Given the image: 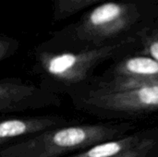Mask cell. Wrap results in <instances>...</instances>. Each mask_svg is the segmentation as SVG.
I'll return each instance as SVG.
<instances>
[{
    "instance_id": "obj_13",
    "label": "cell",
    "mask_w": 158,
    "mask_h": 157,
    "mask_svg": "<svg viewBox=\"0 0 158 157\" xmlns=\"http://www.w3.org/2000/svg\"><path fill=\"white\" fill-rule=\"evenodd\" d=\"M64 1H65V2H67V1H68V0H64Z\"/></svg>"
},
{
    "instance_id": "obj_12",
    "label": "cell",
    "mask_w": 158,
    "mask_h": 157,
    "mask_svg": "<svg viewBox=\"0 0 158 157\" xmlns=\"http://www.w3.org/2000/svg\"><path fill=\"white\" fill-rule=\"evenodd\" d=\"M7 143H9V142H6V141H2V140H0V148H1V147H3V146H5V145H6Z\"/></svg>"
},
{
    "instance_id": "obj_2",
    "label": "cell",
    "mask_w": 158,
    "mask_h": 157,
    "mask_svg": "<svg viewBox=\"0 0 158 157\" xmlns=\"http://www.w3.org/2000/svg\"><path fill=\"white\" fill-rule=\"evenodd\" d=\"M131 40L105 45L81 52H43L38 56L37 74L41 86L49 92H71L75 86L84 82L93 69L105 59L113 56Z\"/></svg>"
},
{
    "instance_id": "obj_3",
    "label": "cell",
    "mask_w": 158,
    "mask_h": 157,
    "mask_svg": "<svg viewBox=\"0 0 158 157\" xmlns=\"http://www.w3.org/2000/svg\"><path fill=\"white\" fill-rule=\"evenodd\" d=\"M82 107L108 112L141 113L158 110V84L120 91L91 90L82 96L72 95Z\"/></svg>"
},
{
    "instance_id": "obj_5",
    "label": "cell",
    "mask_w": 158,
    "mask_h": 157,
    "mask_svg": "<svg viewBox=\"0 0 158 157\" xmlns=\"http://www.w3.org/2000/svg\"><path fill=\"white\" fill-rule=\"evenodd\" d=\"M131 20L132 16L126 6L108 2L92 10L80 28L78 35L82 40L101 42L124 31Z\"/></svg>"
},
{
    "instance_id": "obj_10",
    "label": "cell",
    "mask_w": 158,
    "mask_h": 157,
    "mask_svg": "<svg viewBox=\"0 0 158 157\" xmlns=\"http://www.w3.org/2000/svg\"><path fill=\"white\" fill-rule=\"evenodd\" d=\"M12 51V46L8 42L0 40V62L7 57Z\"/></svg>"
},
{
    "instance_id": "obj_4",
    "label": "cell",
    "mask_w": 158,
    "mask_h": 157,
    "mask_svg": "<svg viewBox=\"0 0 158 157\" xmlns=\"http://www.w3.org/2000/svg\"><path fill=\"white\" fill-rule=\"evenodd\" d=\"M58 94L18 79L0 80V114L59 106Z\"/></svg>"
},
{
    "instance_id": "obj_8",
    "label": "cell",
    "mask_w": 158,
    "mask_h": 157,
    "mask_svg": "<svg viewBox=\"0 0 158 157\" xmlns=\"http://www.w3.org/2000/svg\"><path fill=\"white\" fill-rule=\"evenodd\" d=\"M144 138L139 134L126 136L95 144L68 157H116L137 146Z\"/></svg>"
},
{
    "instance_id": "obj_9",
    "label": "cell",
    "mask_w": 158,
    "mask_h": 157,
    "mask_svg": "<svg viewBox=\"0 0 158 157\" xmlns=\"http://www.w3.org/2000/svg\"><path fill=\"white\" fill-rule=\"evenodd\" d=\"M144 48L150 57L158 61V32L145 38Z\"/></svg>"
},
{
    "instance_id": "obj_11",
    "label": "cell",
    "mask_w": 158,
    "mask_h": 157,
    "mask_svg": "<svg viewBox=\"0 0 158 157\" xmlns=\"http://www.w3.org/2000/svg\"><path fill=\"white\" fill-rule=\"evenodd\" d=\"M90 1H93V0H68V1H67V3H69V4H70V5L78 6V5L85 4V3L90 2Z\"/></svg>"
},
{
    "instance_id": "obj_6",
    "label": "cell",
    "mask_w": 158,
    "mask_h": 157,
    "mask_svg": "<svg viewBox=\"0 0 158 157\" xmlns=\"http://www.w3.org/2000/svg\"><path fill=\"white\" fill-rule=\"evenodd\" d=\"M158 84V61L150 56H132L122 60L115 68L113 79L97 89L120 91Z\"/></svg>"
},
{
    "instance_id": "obj_7",
    "label": "cell",
    "mask_w": 158,
    "mask_h": 157,
    "mask_svg": "<svg viewBox=\"0 0 158 157\" xmlns=\"http://www.w3.org/2000/svg\"><path fill=\"white\" fill-rule=\"evenodd\" d=\"M69 125L60 116H37L13 118H0V140L12 142L20 137H30L51 129Z\"/></svg>"
},
{
    "instance_id": "obj_1",
    "label": "cell",
    "mask_w": 158,
    "mask_h": 157,
    "mask_svg": "<svg viewBox=\"0 0 158 157\" xmlns=\"http://www.w3.org/2000/svg\"><path fill=\"white\" fill-rule=\"evenodd\" d=\"M109 125H67L39 132L0 148V157H62L117 136Z\"/></svg>"
}]
</instances>
